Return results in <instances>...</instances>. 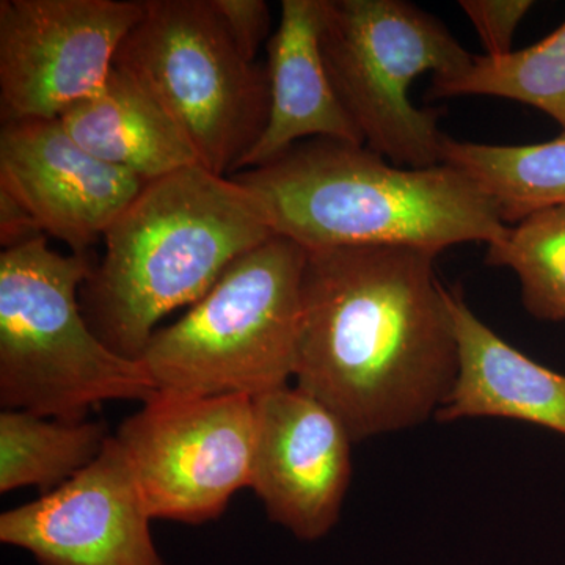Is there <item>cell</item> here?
<instances>
[{"label": "cell", "instance_id": "7", "mask_svg": "<svg viewBox=\"0 0 565 565\" xmlns=\"http://www.w3.org/2000/svg\"><path fill=\"white\" fill-rule=\"evenodd\" d=\"M115 65L169 111L210 172L232 177L262 139L267 68L241 54L211 0H145Z\"/></svg>", "mask_w": 565, "mask_h": 565}, {"label": "cell", "instance_id": "21", "mask_svg": "<svg viewBox=\"0 0 565 565\" xmlns=\"http://www.w3.org/2000/svg\"><path fill=\"white\" fill-rule=\"evenodd\" d=\"M226 32L248 62L269 39L270 11L264 0H211Z\"/></svg>", "mask_w": 565, "mask_h": 565}, {"label": "cell", "instance_id": "12", "mask_svg": "<svg viewBox=\"0 0 565 565\" xmlns=\"http://www.w3.org/2000/svg\"><path fill=\"white\" fill-rule=\"evenodd\" d=\"M145 184L81 147L58 118L2 122L0 189L73 253L104 237Z\"/></svg>", "mask_w": 565, "mask_h": 565}, {"label": "cell", "instance_id": "1", "mask_svg": "<svg viewBox=\"0 0 565 565\" xmlns=\"http://www.w3.org/2000/svg\"><path fill=\"white\" fill-rule=\"evenodd\" d=\"M437 252L307 250L294 379L353 441L418 426L448 399L459 351Z\"/></svg>", "mask_w": 565, "mask_h": 565}, {"label": "cell", "instance_id": "5", "mask_svg": "<svg viewBox=\"0 0 565 565\" xmlns=\"http://www.w3.org/2000/svg\"><path fill=\"white\" fill-rule=\"evenodd\" d=\"M307 250L274 234L236 259L140 362L161 393L255 397L294 379Z\"/></svg>", "mask_w": 565, "mask_h": 565}, {"label": "cell", "instance_id": "2", "mask_svg": "<svg viewBox=\"0 0 565 565\" xmlns=\"http://www.w3.org/2000/svg\"><path fill=\"white\" fill-rule=\"evenodd\" d=\"M274 236L233 178L202 163L147 182L104 234L79 292L82 313L118 355L140 360L158 323L199 302L241 256Z\"/></svg>", "mask_w": 565, "mask_h": 565}, {"label": "cell", "instance_id": "18", "mask_svg": "<svg viewBox=\"0 0 565 565\" xmlns=\"http://www.w3.org/2000/svg\"><path fill=\"white\" fill-rule=\"evenodd\" d=\"M494 96L527 104L565 132V22L544 40L501 58L473 55L467 68L433 76L427 98Z\"/></svg>", "mask_w": 565, "mask_h": 565}, {"label": "cell", "instance_id": "15", "mask_svg": "<svg viewBox=\"0 0 565 565\" xmlns=\"http://www.w3.org/2000/svg\"><path fill=\"white\" fill-rule=\"evenodd\" d=\"M58 120L85 150L145 182L200 163L169 111L117 65L102 90L74 104Z\"/></svg>", "mask_w": 565, "mask_h": 565}, {"label": "cell", "instance_id": "22", "mask_svg": "<svg viewBox=\"0 0 565 565\" xmlns=\"http://www.w3.org/2000/svg\"><path fill=\"white\" fill-rule=\"evenodd\" d=\"M40 236H46V234L41 232L31 212L9 192L0 189V245L3 250L18 247Z\"/></svg>", "mask_w": 565, "mask_h": 565}, {"label": "cell", "instance_id": "10", "mask_svg": "<svg viewBox=\"0 0 565 565\" xmlns=\"http://www.w3.org/2000/svg\"><path fill=\"white\" fill-rule=\"evenodd\" d=\"M132 465L110 435L68 482L0 515V542L39 565H166Z\"/></svg>", "mask_w": 565, "mask_h": 565}, {"label": "cell", "instance_id": "20", "mask_svg": "<svg viewBox=\"0 0 565 565\" xmlns=\"http://www.w3.org/2000/svg\"><path fill=\"white\" fill-rule=\"evenodd\" d=\"M460 9L476 29L486 57L511 54L516 28L533 9L531 0H460Z\"/></svg>", "mask_w": 565, "mask_h": 565}, {"label": "cell", "instance_id": "9", "mask_svg": "<svg viewBox=\"0 0 565 565\" xmlns=\"http://www.w3.org/2000/svg\"><path fill=\"white\" fill-rule=\"evenodd\" d=\"M136 0H2L0 118H61L109 79Z\"/></svg>", "mask_w": 565, "mask_h": 565}, {"label": "cell", "instance_id": "6", "mask_svg": "<svg viewBox=\"0 0 565 565\" xmlns=\"http://www.w3.org/2000/svg\"><path fill=\"white\" fill-rule=\"evenodd\" d=\"M319 44L364 147L404 169L444 163L437 111L411 102L416 77L456 73L473 61L444 22L404 0H322Z\"/></svg>", "mask_w": 565, "mask_h": 565}, {"label": "cell", "instance_id": "17", "mask_svg": "<svg viewBox=\"0 0 565 565\" xmlns=\"http://www.w3.org/2000/svg\"><path fill=\"white\" fill-rule=\"evenodd\" d=\"M106 424L62 422L24 411L0 412V493L68 482L95 462L109 440Z\"/></svg>", "mask_w": 565, "mask_h": 565}, {"label": "cell", "instance_id": "3", "mask_svg": "<svg viewBox=\"0 0 565 565\" xmlns=\"http://www.w3.org/2000/svg\"><path fill=\"white\" fill-rule=\"evenodd\" d=\"M259 203L274 234L305 250L408 245L440 253L509 232L470 178L441 163L404 169L351 141L310 139L232 174Z\"/></svg>", "mask_w": 565, "mask_h": 565}, {"label": "cell", "instance_id": "4", "mask_svg": "<svg viewBox=\"0 0 565 565\" xmlns=\"http://www.w3.org/2000/svg\"><path fill=\"white\" fill-rule=\"evenodd\" d=\"M88 253L62 255L36 237L0 253V405L84 422L110 401L154 396L140 360L111 351L82 313Z\"/></svg>", "mask_w": 565, "mask_h": 565}, {"label": "cell", "instance_id": "8", "mask_svg": "<svg viewBox=\"0 0 565 565\" xmlns=\"http://www.w3.org/2000/svg\"><path fill=\"white\" fill-rule=\"evenodd\" d=\"M114 437L152 519L203 525L252 484L253 397L156 392Z\"/></svg>", "mask_w": 565, "mask_h": 565}, {"label": "cell", "instance_id": "19", "mask_svg": "<svg viewBox=\"0 0 565 565\" xmlns=\"http://www.w3.org/2000/svg\"><path fill=\"white\" fill-rule=\"evenodd\" d=\"M489 266L511 267L523 305L541 321H565V206L534 212L489 245Z\"/></svg>", "mask_w": 565, "mask_h": 565}, {"label": "cell", "instance_id": "13", "mask_svg": "<svg viewBox=\"0 0 565 565\" xmlns=\"http://www.w3.org/2000/svg\"><path fill=\"white\" fill-rule=\"evenodd\" d=\"M321 22L322 0H282L280 24L267 43L269 120L237 172L264 166L303 140L364 145L327 73Z\"/></svg>", "mask_w": 565, "mask_h": 565}, {"label": "cell", "instance_id": "16", "mask_svg": "<svg viewBox=\"0 0 565 565\" xmlns=\"http://www.w3.org/2000/svg\"><path fill=\"white\" fill-rule=\"evenodd\" d=\"M444 163L489 196L504 225L565 206V132L531 145L475 143L446 136Z\"/></svg>", "mask_w": 565, "mask_h": 565}, {"label": "cell", "instance_id": "14", "mask_svg": "<svg viewBox=\"0 0 565 565\" xmlns=\"http://www.w3.org/2000/svg\"><path fill=\"white\" fill-rule=\"evenodd\" d=\"M448 303L459 351V371L434 418H511L565 435V375L535 363L505 343L470 310L459 292Z\"/></svg>", "mask_w": 565, "mask_h": 565}, {"label": "cell", "instance_id": "11", "mask_svg": "<svg viewBox=\"0 0 565 565\" xmlns=\"http://www.w3.org/2000/svg\"><path fill=\"white\" fill-rule=\"evenodd\" d=\"M250 489L270 522L300 541L332 531L351 484L353 440L343 423L299 386L253 399Z\"/></svg>", "mask_w": 565, "mask_h": 565}]
</instances>
